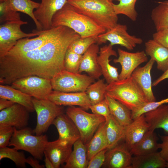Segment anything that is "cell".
Masks as SVG:
<instances>
[{"label":"cell","mask_w":168,"mask_h":168,"mask_svg":"<svg viewBox=\"0 0 168 168\" xmlns=\"http://www.w3.org/2000/svg\"><path fill=\"white\" fill-rule=\"evenodd\" d=\"M79 12L87 16L106 31L118 24V18L110 0H68Z\"/></svg>","instance_id":"obj_3"},{"label":"cell","mask_w":168,"mask_h":168,"mask_svg":"<svg viewBox=\"0 0 168 168\" xmlns=\"http://www.w3.org/2000/svg\"><path fill=\"white\" fill-rule=\"evenodd\" d=\"M107 85L104 79H100L88 87L86 92L91 105L100 102L105 99Z\"/></svg>","instance_id":"obj_35"},{"label":"cell","mask_w":168,"mask_h":168,"mask_svg":"<svg viewBox=\"0 0 168 168\" xmlns=\"http://www.w3.org/2000/svg\"><path fill=\"white\" fill-rule=\"evenodd\" d=\"M145 52L157 63V68L165 72L168 68V48L153 39L145 42Z\"/></svg>","instance_id":"obj_24"},{"label":"cell","mask_w":168,"mask_h":168,"mask_svg":"<svg viewBox=\"0 0 168 168\" xmlns=\"http://www.w3.org/2000/svg\"><path fill=\"white\" fill-rule=\"evenodd\" d=\"M119 57L114 59L115 63H119L121 69L119 74V80H123L131 76L132 74L138 67L148 60L147 55L144 51L131 53L118 49Z\"/></svg>","instance_id":"obj_12"},{"label":"cell","mask_w":168,"mask_h":168,"mask_svg":"<svg viewBox=\"0 0 168 168\" xmlns=\"http://www.w3.org/2000/svg\"><path fill=\"white\" fill-rule=\"evenodd\" d=\"M105 94L131 111L148 102L143 91L132 76L108 84Z\"/></svg>","instance_id":"obj_4"},{"label":"cell","mask_w":168,"mask_h":168,"mask_svg":"<svg viewBox=\"0 0 168 168\" xmlns=\"http://www.w3.org/2000/svg\"><path fill=\"white\" fill-rule=\"evenodd\" d=\"M110 0V1H112V2H113V1L114 0Z\"/></svg>","instance_id":"obj_53"},{"label":"cell","mask_w":168,"mask_h":168,"mask_svg":"<svg viewBox=\"0 0 168 168\" xmlns=\"http://www.w3.org/2000/svg\"><path fill=\"white\" fill-rule=\"evenodd\" d=\"M38 160L33 157L29 156L26 158V163L33 168H44V165L40 164Z\"/></svg>","instance_id":"obj_47"},{"label":"cell","mask_w":168,"mask_h":168,"mask_svg":"<svg viewBox=\"0 0 168 168\" xmlns=\"http://www.w3.org/2000/svg\"><path fill=\"white\" fill-rule=\"evenodd\" d=\"M166 167L168 168V161H167L166 162Z\"/></svg>","instance_id":"obj_51"},{"label":"cell","mask_w":168,"mask_h":168,"mask_svg":"<svg viewBox=\"0 0 168 168\" xmlns=\"http://www.w3.org/2000/svg\"><path fill=\"white\" fill-rule=\"evenodd\" d=\"M107 41L112 46L119 45L129 50H133L137 45L143 42L141 38L131 35L128 33L126 25L118 23L111 29L97 36L96 43L98 44L105 43Z\"/></svg>","instance_id":"obj_11"},{"label":"cell","mask_w":168,"mask_h":168,"mask_svg":"<svg viewBox=\"0 0 168 168\" xmlns=\"http://www.w3.org/2000/svg\"><path fill=\"white\" fill-rule=\"evenodd\" d=\"M54 91L65 92H85L95 81L89 76L74 73L63 70L51 79Z\"/></svg>","instance_id":"obj_7"},{"label":"cell","mask_w":168,"mask_h":168,"mask_svg":"<svg viewBox=\"0 0 168 168\" xmlns=\"http://www.w3.org/2000/svg\"><path fill=\"white\" fill-rule=\"evenodd\" d=\"M52 124L56 128L59 139L67 141L73 144L80 138L77 128L66 114L63 113L59 115L54 120Z\"/></svg>","instance_id":"obj_21"},{"label":"cell","mask_w":168,"mask_h":168,"mask_svg":"<svg viewBox=\"0 0 168 168\" xmlns=\"http://www.w3.org/2000/svg\"><path fill=\"white\" fill-rule=\"evenodd\" d=\"M167 79H168V68L161 76L153 82L152 86H155L163 80Z\"/></svg>","instance_id":"obj_49"},{"label":"cell","mask_w":168,"mask_h":168,"mask_svg":"<svg viewBox=\"0 0 168 168\" xmlns=\"http://www.w3.org/2000/svg\"><path fill=\"white\" fill-rule=\"evenodd\" d=\"M15 104V103L9 100L0 98V111L7 108Z\"/></svg>","instance_id":"obj_48"},{"label":"cell","mask_w":168,"mask_h":168,"mask_svg":"<svg viewBox=\"0 0 168 168\" xmlns=\"http://www.w3.org/2000/svg\"><path fill=\"white\" fill-rule=\"evenodd\" d=\"M167 161L160 152L132 157V168H165Z\"/></svg>","instance_id":"obj_29"},{"label":"cell","mask_w":168,"mask_h":168,"mask_svg":"<svg viewBox=\"0 0 168 168\" xmlns=\"http://www.w3.org/2000/svg\"><path fill=\"white\" fill-rule=\"evenodd\" d=\"M144 115L149 129L161 128L168 134V104H163Z\"/></svg>","instance_id":"obj_28"},{"label":"cell","mask_w":168,"mask_h":168,"mask_svg":"<svg viewBox=\"0 0 168 168\" xmlns=\"http://www.w3.org/2000/svg\"><path fill=\"white\" fill-rule=\"evenodd\" d=\"M4 158L11 160L18 167L24 168L26 167V158L24 152H19L14 147L10 148L6 147L0 148V160Z\"/></svg>","instance_id":"obj_37"},{"label":"cell","mask_w":168,"mask_h":168,"mask_svg":"<svg viewBox=\"0 0 168 168\" xmlns=\"http://www.w3.org/2000/svg\"><path fill=\"white\" fill-rule=\"evenodd\" d=\"M68 0H41L39 7L34 12L35 18L43 30L53 28L52 20L54 15L67 3Z\"/></svg>","instance_id":"obj_14"},{"label":"cell","mask_w":168,"mask_h":168,"mask_svg":"<svg viewBox=\"0 0 168 168\" xmlns=\"http://www.w3.org/2000/svg\"><path fill=\"white\" fill-rule=\"evenodd\" d=\"M47 99L59 105H77L84 110L90 109L91 105L85 92H65L53 91Z\"/></svg>","instance_id":"obj_17"},{"label":"cell","mask_w":168,"mask_h":168,"mask_svg":"<svg viewBox=\"0 0 168 168\" xmlns=\"http://www.w3.org/2000/svg\"><path fill=\"white\" fill-rule=\"evenodd\" d=\"M45 158L44 161L45 166L46 168H54V166L49 157L47 155L44 153Z\"/></svg>","instance_id":"obj_50"},{"label":"cell","mask_w":168,"mask_h":168,"mask_svg":"<svg viewBox=\"0 0 168 168\" xmlns=\"http://www.w3.org/2000/svg\"><path fill=\"white\" fill-rule=\"evenodd\" d=\"M13 132V127L0 124V148L8 146Z\"/></svg>","instance_id":"obj_43"},{"label":"cell","mask_w":168,"mask_h":168,"mask_svg":"<svg viewBox=\"0 0 168 168\" xmlns=\"http://www.w3.org/2000/svg\"><path fill=\"white\" fill-rule=\"evenodd\" d=\"M27 22L21 20L9 21L0 26V58L4 57L22 39L39 35L41 31L34 30L32 32L26 33L21 27Z\"/></svg>","instance_id":"obj_8"},{"label":"cell","mask_w":168,"mask_h":168,"mask_svg":"<svg viewBox=\"0 0 168 168\" xmlns=\"http://www.w3.org/2000/svg\"><path fill=\"white\" fill-rule=\"evenodd\" d=\"M9 0L12 9L28 15L34 21L36 30L39 31L43 30L42 26L35 18L34 14V10L36 9L39 7L40 3L31 0Z\"/></svg>","instance_id":"obj_33"},{"label":"cell","mask_w":168,"mask_h":168,"mask_svg":"<svg viewBox=\"0 0 168 168\" xmlns=\"http://www.w3.org/2000/svg\"><path fill=\"white\" fill-rule=\"evenodd\" d=\"M0 22L21 20L20 15L17 12L12 8L9 0H5L0 3Z\"/></svg>","instance_id":"obj_38"},{"label":"cell","mask_w":168,"mask_h":168,"mask_svg":"<svg viewBox=\"0 0 168 168\" xmlns=\"http://www.w3.org/2000/svg\"><path fill=\"white\" fill-rule=\"evenodd\" d=\"M98 56V62L102 74L109 84L119 80L118 68L112 66L110 63L111 56H117L116 51L110 44L101 47Z\"/></svg>","instance_id":"obj_19"},{"label":"cell","mask_w":168,"mask_h":168,"mask_svg":"<svg viewBox=\"0 0 168 168\" xmlns=\"http://www.w3.org/2000/svg\"><path fill=\"white\" fill-rule=\"evenodd\" d=\"M29 111L23 106L15 103L0 112V124L7 125L20 129L26 127Z\"/></svg>","instance_id":"obj_13"},{"label":"cell","mask_w":168,"mask_h":168,"mask_svg":"<svg viewBox=\"0 0 168 168\" xmlns=\"http://www.w3.org/2000/svg\"><path fill=\"white\" fill-rule=\"evenodd\" d=\"M158 139L154 130L149 129L143 137L130 149L134 156L146 155L157 152L159 148Z\"/></svg>","instance_id":"obj_27"},{"label":"cell","mask_w":168,"mask_h":168,"mask_svg":"<svg viewBox=\"0 0 168 168\" xmlns=\"http://www.w3.org/2000/svg\"><path fill=\"white\" fill-rule=\"evenodd\" d=\"M90 109L93 113L104 117L107 120L111 114L109 104L106 99L96 104L91 105Z\"/></svg>","instance_id":"obj_42"},{"label":"cell","mask_w":168,"mask_h":168,"mask_svg":"<svg viewBox=\"0 0 168 168\" xmlns=\"http://www.w3.org/2000/svg\"><path fill=\"white\" fill-rule=\"evenodd\" d=\"M82 55L78 54L68 49L64 60V70L74 73H78Z\"/></svg>","instance_id":"obj_40"},{"label":"cell","mask_w":168,"mask_h":168,"mask_svg":"<svg viewBox=\"0 0 168 168\" xmlns=\"http://www.w3.org/2000/svg\"><path fill=\"white\" fill-rule=\"evenodd\" d=\"M84 110L81 108L69 106L66 110V113L77 126L80 133V139L86 145L106 119L101 115L88 113Z\"/></svg>","instance_id":"obj_6"},{"label":"cell","mask_w":168,"mask_h":168,"mask_svg":"<svg viewBox=\"0 0 168 168\" xmlns=\"http://www.w3.org/2000/svg\"><path fill=\"white\" fill-rule=\"evenodd\" d=\"M73 144L67 141L58 139L48 142L44 153L51 160L54 168H59L66 163L72 151Z\"/></svg>","instance_id":"obj_15"},{"label":"cell","mask_w":168,"mask_h":168,"mask_svg":"<svg viewBox=\"0 0 168 168\" xmlns=\"http://www.w3.org/2000/svg\"><path fill=\"white\" fill-rule=\"evenodd\" d=\"M149 128L144 114L134 119L125 127V142L129 150L143 137Z\"/></svg>","instance_id":"obj_23"},{"label":"cell","mask_w":168,"mask_h":168,"mask_svg":"<svg viewBox=\"0 0 168 168\" xmlns=\"http://www.w3.org/2000/svg\"><path fill=\"white\" fill-rule=\"evenodd\" d=\"M86 146L89 161L97 153L104 149H107L108 142L106 133V121L99 126Z\"/></svg>","instance_id":"obj_30"},{"label":"cell","mask_w":168,"mask_h":168,"mask_svg":"<svg viewBox=\"0 0 168 168\" xmlns=\"http://www.w3.org/2000/svg\"><path fill=\"white\" fill-rule=\"evenodd\" d=\"M80 37L78 34L68 27H56L54 34L40 47L39 58L34 75L51 79L64 70V58L68 48Z\"/></svg>","instance_id":"obj_1"},{"label":"cell","mask_w":168,"mask_h":168,"mask_svg":"<svg viewBox=\"0 0 168 168\" xmlns=\"http://www.w3.org/2000/svg\"><path fill=\"white\" fill-rule=\"evenodd\" d=\"M108 149H104L95 154L89 161L87 168H100L105 161L106 154Z\"/></svg>","instance_id":"obj_44"},{"label":"cell","mask_w":168,"mask_h":168,"mask_svg":"<svg viewBox=\"0 0 168 168\" xmlns=\"http://www.w3.org/2000/svg\"><path fill=\"white\" fill-rule=\"evenodd\" d=\"M56 30V27L47 30H42L40 35L36 37L31 39L26 38L19 40L6 55H17L25 53L39 48L52 36Z\"/></svg>","instance_id":"obj_18"},{"label":"cell","mask_w":168,"mask_h":168,"mask_svg":"<svg viewBox=\"0 0 168 168\" xmlns=\"http://www.w3.org/2000/svg\"><path fill=\"white\" fill-rule=\"evenodd\" d=\"M168 103V97L158 101L147 102L137 109L131 111L133 120L149 111L154 110L160 106Z\"/></svg>","instance_id":"obj_41"},{"label":"cell","mask_w":168,"mask_h":168,"mask_svg":"<svg viewBox=\"0 0 168 168\" xmlns=\"http://www.w3.org/2000/svg\"><path fill=\"white\" fill-rule=\"evenodd\" d=\"M155 62L151 58L144 66L138 67L131 75L143 91L148 102L156 101L152 89L151 75V71Z\"/></svg>","instance_id":"obj_22"},{"label":"cell","mask_w":168,"mask_h":168,"mask_svg":"<svg viewBox=\"0 0 168 168\" xmlns=\"http://www.w3.org/2000/svg\"><path fill=\"white\" fill-rule=\"evenodd\" d=\"M13 128L14 132L8 146L26 151L38 160H42L48 142L47 135H33V130L27 127L20 129Z\"/></svg>","instance_id":"obj_5"},{"label":"cell","mask_w":168,"mask_h":168,"mask_svg":"<svg viewBox=\"0 0 168 168\" xmlns=\"http://www.w3.org/2000/svg\"><path fill=\"white\" fill-rule=\"evenodd\" d=\"M162 141L161 143L158 144L159 149H161L160 153L163 158L168 161V135L160 136Z\"/></svg>","instance_id":"obj_46"},{"label":"cell","mask_w":168,"mask_h":168,"mask_svg":"<svg viewBox=\"0 0 168 168\" xmlns=\"http://www.w3.org/2000/svg\"><path fill=\"white\" fill-rule=\"evenodd\" d=\"M153 39L168 48V28L157 31L152 35Z\"/></svg>","instance_id":"obj_45"},{"label":"cell","mask_w":168,"mask_h":168,"mask_svg":"<svg viewBox=\"0 0 168 168\" xmlns=\"http://www.w3.org/2000/svg\"><path fill=\"white\" fill-rule=\"evenodd\" d=\"M125 142L108 149L102 166L107 168H132V157Z\"/></svg>","instance_id":"obj_16"},{"label":"cell","mask_w":168,"mask_h":168,"mask_svg":"<svg viewBox=\"0 0 168 168\" xmlns=\"http://www.w3.org/2000/svg\"><path fill=\"white\" fill-rule=\"evenodd\" d=\"M117 0L119 2L118 4H113V8L115 13L118 15L119 14L124 15L133 21H135L138 14L135 8L137 0Z\"/></svg>","instance_id":"obj_36"},{"label":"cell","mask_w":168,"mask_h":168,"mask_svg":"<svg viewBox=\"0 0 168 168\" xmlns=\"http://www.w3.org/2000/svg\"><path fill=\"white\" fill-rule=\"evenodd\" d=\"M106 133L108 149L115 147L122 140H124L125 127L121 125L111 114L106 120Z\"/></svg>","instance_id":"obj_31"},{"label":"cell","mask_w":168,"mask_h":168,"mask_svg":"<svg viewBox=\"0 0 168 168\" xmlns=\"http://www.w3.org/2000/svg\"><path fill=\"white\" fill-rule=\"evenodd\" d=\"M32 97L8 85H0V98L9 100L25 107L30 112L35 111Z\"/></svg>","instance_id":"obj_25"},{"label":"cell","mask_w":168,"mask_h":168,"mask_svg":"<svg viewBox=\"0 0 168 168\" xmlns=\"http://www.w3.org/2000/svg\"><path fill=\"white\" fill-rule=\"evenodd\" d=\"M53 28L60 26L68 27L81 38L97 36L106 30L85 15L78 12L68 2L54 16Z\"/></svg>","instance_id":"obj_2"},{"label":"cell","mask_w":168,"mask_h":168,"mask_svg":"<svg viewBox=\"0 0 168 168\" xmlns=\"http://www.w3.org/2000/svg\"><path fill=\"white\" fill-rule=\"evenodd\" d=\"M73 146V149L63 167L87 168L89 161L86 145L80 138L74 143Z\"/></svg>","instance_id":"obj_26"},{"label":"cell","mask_w":168,"mask_h":168,"mask_svg":"<svg viewBox=\"0 0 168 168\" xmlns=\"http://www.w3.org/2000/svg\"><path fill=\"white\" fill-rule=\"evenodd\" d=\"M4 0H0V2H1L3 1H4Z\"/></svg>","instance_id":"obj_52"},{"label":"cell","mask_w":168,"mask_h":168,"mask_svg":"<svg viewBox=\"0 0 168 168\" xmlns=\"http://www.w3.org/2000/svg\"><path fill=\"white\" fill-rule=\"evenodd\" d=\"M11 86L32 97L40 100L47 99L53 90L51 79L36 75L17 79Z\"/></svg>","instance_id":"obj_10"},{"label":"cell","mask_w":168,"mask_h":168,"mask_svg":"<svg viewBox=\"0 0 168 168\" xmlns=\"http://www.w3.org/2000/svg\"><path fill=\"white\" fill-rule=\"evenodd\" d=\"M105 98L109 104L110 114L121 125L125 127L132 122L131 110L118 101L106 94Z\"/></svg>","instance_id":"obj_32"},{"label":"cell","mask_w":168,"mask_h":168,"mask_svg":"<svg viewBox=\"0 0 168 168\" xmlns=\"http://www.w3.org/2000/svg\"><path fill=\"white\" fill-rule=\"evenodd\" d=\"M99 50L97 44H93L89 47L82 55L79 73L85 72L93 79H99L102 75L97 60Z\"/></svg>","instance_id":"obj_20"},{"label":"cell","mask_w":168,"mask_h":168,"mask_svg":"<svg viewBox=\"0 0 168 168\" xmlns=\"http://www.w3.org/2000/svg\"><path fill=\"white\" fill-rule=\"evenodd\" d=\"M152 9L151 17L156 31L168 28V0L158 2Z\"/></svg>","instance_id":"obj_34"},{"label":"cell","mask_w":168,"mask_h":168,"mask_svg":"<svg viewBox=\"0 0 168 168\" xmlns=\"http://www.w3.org/2000/svg\"><path fill=\"white\" fill-rule=\"evenodd\" d=\"M97 36L80 37L73 41L68 49L78 54L83 55L92 44L96 43Z\"/></svg>","instance_id":"obj_39"},{"label":"cell","mask_w":168,"mask_h":168,"mask_svg":"<svg viewBox=\"0 0 168 168\" xmlns=\"http://www.w3.org/2000/svg\"><path fill=\"white\" fill-rule=\"evenodd\" d=\"M32 101L37 114V123L33 133L40 135L46 133L55 119L64 113L63 107L48 99L32 97Z\"/></svg>","instance_id":"obj_9"}]
</instances>
